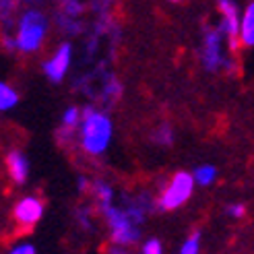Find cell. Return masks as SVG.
Here are the masks:
<instances>
[{"label": "cell", "mask_w": 254, "mask_h": 254, "mask_svg": "<svg viewBox=\"0 0 254 254\" xmlns=\"http://www.w3.org/2000/svg\"><path fill=\"white\" fill-rule=\"evenodd\" d=\"M192 176H194V182L198 186H209L215 182V178H217V170L213 166H198Z\"/></svg>", "instance_id": "obj_13"}, {"label": "cell", "mask_w": 254, "mask_h": 254, "mask_svg": "<svg viewBox=\"0 0 254 254\" xmlns=\"http://www.w3.org/2000/svg\"><path fill=\"white\" fill-rule=\"evenodd\" d=\"M46 29H48V23L44 19V15H40L37 10H29L25 12L21 23H19V31H17V50L19 52H35L37 48L42 46L44 37H46Z\"/></svg>", "instance_id": "obj_3"}, {"label": "cell", "mask_w": 254, "mask_h": 254, "mask_svg": "<svg viewBox=\"0 0 254 254\" xmlns=\"http://www.w3.org/2000/svg\"><path fill=\"white\" fill-rule=\"evenodd\" d=\"M112 141V120L93 108L83 110L81 120V145L85 153L101 155Z\"/></svg>", "instance_id": "obj_1"}, {"label": "cell", "mask_w": 254, "mask_h": 254, "mask_svg": "<svg viewBox=\"0 0 254 254\" xmlns=\"http://www.w3.org/2000/svg\"><path fill=\"white\" fill-rule=\"evenodd\" d=\"M108 254H128V252H124V250H120V248H112Z\"/></svg>", "instance_id": "obj_21"}, {"label": "cell", "mask_w": 254, "mask_h": 254, "mask_svg": "<svg viewBox=\"0 0 254 254\" xmlns=\"http://www.w3.org/2000/svg\"><path fill=\"white\" fill-rule=\"evenodd\" d=\"M200 252V234L194 232L180 248V254H198Z\"/></svg>", "instance_id": "obj_15"}, {"label": "cell", "mask_w": 254, "mask_h": 254, "mask_svg": "<svg viewBox=\"0 0 254 254\" xmlns=\"http://www.w3.org/2000/svg\"><path fill=\"white\" fill-rule=\"evenodd\" d=\"M153 138H155V143H159V145H170L174 141V132H172L170 126H161L159 130H155Z\"/></svg>", "instance_id": "obj_16"}, {"label": "cell", "mask_w": 254, "mask_h": 254, "mask_svg": "<svg viewBox=\"0 0 254 254\" xmlns=\"http://www.w3.org/2000/svg\"><path fill=\"white\" fill-rule=\"evenodd\" d=\"M44 215V202L35 196H25L17 202L15 211H12V217L15 221L23 227H29V225H35L37 221L42 219Z\"/></svg>", "instance_id": "obj_7"}, {"label": "cell", "mask_w": 254, "mask_h": 254, "mask_svg": "<svg viewBox=\"0 0 254 254\" xmlns=\"http://www.w3.org/2000/svg\"><path fill=\"white\" fill-rule=\"evenodd\" d=\"M8 254H35V248L31 244H19V246L12 248Z\"/></svg>", "instance_id": "obj_19"}, {"label": "cell", "mask_w": 254, "mask_h": 254, "mask_svg": "<svg viewBox=\"0 0 254 254\" xmlns=\"http://www.w3.org/2000/svg\"><path fill=\"white\" fill-rule=\"evenodd\" d=\"M217 6H219V12H221L219 29L227 37V42H230L232 52H236L238 44H240V27H242V19H240L238 4L234 2V0H217Z\"/></svg>", "instance_id": "obj_6"}, {"label": "cell", "mask_w": 254, "mask_h": 254, "mask_svg": "<svg viewBox=\"0 0 254 254\" xmlns=\"http://www.w3.org/2000/svg\"><path fill=\"white\" fill-rule=\"evenodd\" d=\"M93 192L97 196V202H99V207H106V205H112L114 202V190L108 182L104 180H97L95 186H93Z\"/></svg>", "instance_id": "obj_11"}, {"label": "cell", "mask_w": 254, "mask_h": 254, "mask_svg": "<svg viewBox=\"0 0 254 254\" xmlns=\"http://www.w3.org/2000/svg\"><path fill=\"white\" fill-rule=\"evenodd\" d=\"M6 170H8V176L10 180L15 184H23L27 180V174H29V163H27V157H25L21 151H10L6 155Z\"/></svg>", "instance_id": "obj_9"}, {"label": "cell", "mask_w": 254, "mask_h": 254, "mask_svg": "<svg viewBox=\"0 0 254 254\" xmlns=\"http://www.w3.org/2000/svg\"><path fill=\"white\" fill-rule=\"evenodd\" d=\"M225 213L230 215V217H234V219H238V217H242V215L246 213V209H244V205H240V202H236V205H230L225 209Z\"/></svg>", "instance_id": "obj_18"}, {"label": "cell", "mask_w": 254, "mask_h": 254, "mask_svg": "<svg viewBox=\"0 0 254 254\" xmlns=\"http://www.w3.org/2000/svg\"><path fill=\"white\" fill-rule=\"evenodd\" d=\"M81 120H83V114H81L77 108H68V110L64 112V116H62V126L70 130V128H74V126H77Z\"/></svg>", "instance_id": "obj_14"}, {"label": "cell", "mask_w": 254, "mask_h": 254, "mask_svg": "<svg viewBox=\"0 0 254 254\" xmlns=\"http://www.w3.org/2000/svg\"><path fill=\"white\" fill-rule=\"evenodd\" d=\"M17 101H19V95H17L15 89H12L10 85H6V83L0 85V110L6 112L10 108H15Z\"/></svg>", "instance_id": "obj_12"}, {"label": "cell", "mask_w": 254, "mask_h": 254, "mask_svg": "<svg viewBox=\"0 0 254 254\" xmlns=\"http://www.w3.org/2000/svg\"><path fill=\"white\" fill-rule=\"evenodd\" d=\"M240 42L244 46H254V0L246 6L242 15V27H240Z\"/></svg>", "instance_id": "obj_10"}, {"label": "cell", "mask_w": 254, "mask_h": 254, "mask_svg": "<svg viewBox=\"0 0 254 254\" xmlns=\"http://www.w3.org/2000/svg\"><path fill=\"white\" fill-rule=\"evenodd\" d=\"M104 211L106 219H108V225L112 230V240L116 242L118 246H130L138 240V221L134 215L126 209H120L112 202V205H106L101 207Z\"/></svg>", "instance_id": "obj_2"}, {"label": "cell", "mask_w": 254, "mask_h": 254, "mask_svg": "<svg viewBox=\"0 0 254 254\" xmlns=\"http://www.w3.org/2000/svg\"><path fill=\"white\" fill-rule=\"evenodd\" d=\"M194 176H190L186 172H178L174 174V178L170 180V184L166 186V190L161 192L159 196V209L163 211H172L182 207L184 202L192 196V190H194Z\"/></svg>", "instance_id": "obj_4"}, {"label": "cell", "mask_w": 254, "mask_h": 254, "mask_svg": "<svg viewBox=\"0 0 254 254\" xmlns=\"http://www.w3.org/2000/svg\"><path fill=\"white\" fill-rule=\"evenodd\" d=\"M170 2H180V0H170Z\"/></svg>", "instance_id": "obj_22"}, {"label": "cell", "mask_w": 254, "mask_h": 254, "mask_svg": "<svg viewBox=\"0 0 254 254\" xmlns=\"http://www.w3.org/2000/svg\"><path fill=\"white\" fill-rule=\"evenodd\" d=\"M68 64H70V46L62 44L56 50V54L50 58L48 62H44V72H46V77L50 81L60 83L62 79H64L66 70H68Z\"/></svg>", "instance_id": "obj_8"}, {"label": "cell", "mask_w": 254, "mask_h": 254, "mask_svg": "<svg viewBox=\"0 0 254 254\" xmlns=\"http://www.w3.org/2000/svg\"><path fill=\"white\" fill-rule=\"evenodd\" d=\"M143 254H163V248H161V242L159 240H147L145 246H143Z\"/></svg>", "instance_id": "obj_17"}, {"label": "cell", "mask_w": 254, "mask_h": 254, "mask_svg": "<svg viewBox=\"0 0 254 254\" xmlns=\"http://www.w3.org/2000/svg\"><path fill=\"white\" fill-rule=\"evenodd\" d=\"M87 184H89L87 178H79V190H85V188H87Z\"/></svg>", "instance_id": "obj_20"}, {"label": "cell", "mask_w": 254, "mask_h": 254, "mask_svg": "<svg viewBox=\"0 0 254 254\" xmlns=\"http://www.w3.org/2000/svg\"><path fill=\"white\" fill-rule=\"evenodd\" d=\"M223 31L217 27H207L205 29V37H202V50H200V60L202 66H205L209 72H215L223 66H227V60L223 56Z\"/></svg>", "instance_id": "obj_5"}]
</instances>
